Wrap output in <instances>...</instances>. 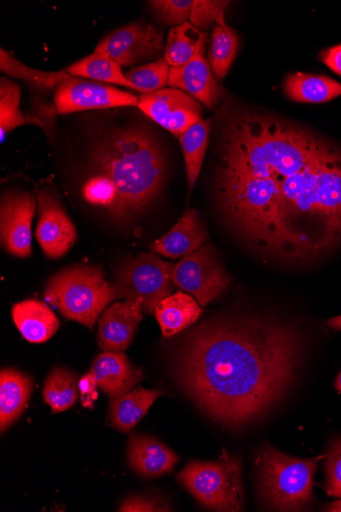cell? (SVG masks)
Segmentation results:
<instances>
[{
  "instance_id": "1",
  "label": "cell",
  "mask_w": 341,
  "mask_h": 512,
  "mask_svg": "<svg viewBox=\"0 0 341 512\" xmlns=\"http://www.w3.org/2000/svg\"><path fill=\"white\" fill-rule=\"evenodd\" d=\"M302 352L292 325L254 317L209 320L182 342L174 372L186 396L213 421L239 428L283 399Z\"/></svg>"
},
{
  "instance_id": "2",
  "label": "cell",
  "mask_w": 341,
  "mask_h": 512,
  "mask_svg": "<svg viewBox=\"0 0 341 512\" xmlns=\"http://www.w3.org/2000/svg\"><path fill=\"white\" fill-rule=\"evenodd\" d=\"M269 203L259 250L292 263L316 261L341 242V153L302 172L257 179Z\"/></svg>"
},
{
  "instance_id": "3",
  "label": "cell",
  "mask_w": 341,
  "mask_h": 512,
  "mask_svg": "<svg viewBox=\"0 0 341 512\" xmlns=\"http://www.w3.org/2000/svg\"><path fill=\"white\" fill-rule=\"evenodd\" d=\"M92 174L83 185L84 199L105 209L113 220L128 223L160 193L164 158L156 139L130 128L106 135L90 156Z\"/></svg>"
},
{
  "instance_id": "4",
  "label": "cell",
  "mask_w": 341,
  "mask_h": 512,
  "mask_svg": "<svg viewBox=\"0 0 341 512\" xmlns=\"http://www.w3.org/2000/svg\"><path fill=\"white\" fill-rule=\"evenodd\" d=\"M218 176L265 179L298 174L336 150L309 131L258 113H243L226 126Z\"/></svg>"
},
{
  "instance_id": "5",
  "label": "cell",
  "mask_w": 341,
  "mask_h": 512,
  "mask_svg": "<svg viewBox=\"0 0 341 512\" xmlns=\"http://www.w3.org/2000/svg\"><path fill=\"white\" fill-rule=\"evenodd\" d=\"M44 298L63 316L92 330L107 306L118 299V291L101 268L78 264L53 275Z\"/></svg>"
},
{
  "instance_id": "6",
  "label": "cell",
  "mask_w": 341,
  "mask_h": 512,
  "mask_svg": "<svg viewBox=\"0 0 341 512\" xmlns=\"http://www.w3.org/2000/svg\"><path fill=\"white\" fill-rule=\"evenodd\" d=\"M318 460L290 457L266 446L258 459V468L261 491L269 507L299 511L309 505Z\"/></svg>"
},
{
  "instance_id": "7",
  "label": "cell",
  "mask_w": 341,
  "mask_h": 512,
  "mask_svg": "<svg viewBox=\"0 0 341 512\" xmlns=\"http://www.w3.org/2000/svg\"><path fill=\"white\" fill-rule=\"evenodd\" d=\"M178 481L204 506L216 511H242L241 463L226 452L216 462L192 461Z\"/></svg>"
},
{
  "instance_id": "8",
  "label": "cell",
  "mask_w": 341,
  "mask_h": 512,
  "mask_svg": "<svg viewBox=\"0 0 341 512\" xmlns=\"http://www.w3.org/2000/svg\"><path fill=\"white\" fill-rule=\"evenodd\" d=\"M172 266L153 253H140L128 260L115 275L118 299L140 300L144 312L155 314L159 304L174 290Z\"/></svg>"
},
{
  "instance_id": "9",
  "label": "cell",
  "mask_w": 341,
  "mask_h": 512,
  "mask_svg": "<svg viewBox=\"0 0 341 512\" xmlns=\"http://www.w3.org/2000/svg\"><path fill=\"white\" fill-rule=\"evenodd\" d=\"M170 276L176 287L196 298L201 306L219 298L231 283L211 244L173 264Z\"/></svg>"
},
{
  "instance_id": "10",
  "label": "cell",
  "mask_w": 341,
  "mask_h": 512,
  "mask_svg": "<svg viewBox=\"0 0 341 512\" xmlns=\"http://www.w3.org/2000/svg\"><path fill=\"white\" fill-rule=\"evenodd\" d=\"M139 98L102 82L69 76L55 91L59 114L138 106Z\"/></svg>"
},
{
  "instance_id": "11",
  "label": "cell",
  "mask_w": 341,
  "mask_h": 512,
  "mask_svg": "<svg viewBox=\"0 0 341 512\" xmlns=\"http://www.w3.org/2000/svg\"><path fill=\"white\" fill-rule=\"evenodd\" d=\"M165 49L163 31L151 24L120 28L96 46V52L111 57L121 67L159 60Z\"/></svg>"
},
{
  "instance_id": "12",
  "label": "cell",
  "mask_w": 341,
  "mask_h": 512,
  "mask_svg": "<svg viewBox=\"0 0 341 512\" xmlns=\"http://www.w3.org/2000/svg\"><path fill=\"white\" fill-rule=\"evenodd\" d=\"M0 69L11 77L24 81L32 91L31 112L27 115L28 123L36 124L43 130L55 128L56 105L48 102V97L70 74L67 70L60 72H43L25 66L2 50Z\"/></svg>"
},
{
  "instance_id": "13",
  "label": "cell",
  "mask_w": 341,
  "mask_h": 512,
  "mask_svg": "<svg viewBox=\"0 0 341 512\" xmlns=\"http://www.w3.org/2000/svg\"><path fill=\"white\" fill-rule=\"evenodd\" d=\"M137 107L177 137L203 120L202 106L185 91L173 87L144 93Z\"/></svg>"
},
{
  "instance_id": "14",
  "label": "cell",
  "mask_w": 341,
  "mask_h": 512,
  "mask_svg": "<svg viewBox=\"0 0 341 512\" xmlns=\"http://www.w3.org/2000/svg\"><path fill=\"white\" fill-rule=\"evenodd\" d=\"M36 239L51 259L64 257L77 241V230L56 195L48 189L37 191Z\"/></svg>"
},
{
  "instance_id": "15",
  "label": "cell",
  "mask_w": 341,
  "mask_h": 512,
  "mask_svg": "<svg viewBox=\"0 0 341 512\" xmlns=\"http://www.w3.org/2000/svg\"><path fill=\"white\" fill-rule=\"evenodd\" d=\"M36 200L29 193H10L3 197L0 208V237L8 253L18 258L32 254V220Z\"/></svg>"
},
{
  "instance_id": "16",
  "label": "cell",
  "mask_w": 341,
  "mask_h": 512,
  "mask_svg": "<svg viewBox=\"0 0 341 512\" xmlns=\"http://www.w3.org/2000/svg\"><path fill=\"white\" fill-rule=\"evenodd\" d=\"M142 302L126 300L107 308L99 319V344L105 352H123L130 346L142 320Z\"/></svg>"
},
{
  "instance_id": "17",
  "label": "cell",
  "mask_w": 341,
  "mask_h": 512,
  "mask_svg": "<svg viewBox=\"0 0 341 512\" xmlns=\"http://www.w3.org/2000/svg\"><path fill=\"white\" fill-rule=\"evenodd\" d=\"M169 86L187 92L208 109L215 108L220 102L221 90L206 52L200 53L185 65L171 67Z\"/></svg>"
},
{
  "instance_id": "18",
  "label": "cell",
  "mask_w": 341,
  "mask_h": 512,
  "mask_svg": "<svg viewBox=\"0 0 341 512\" xmlns=\"http://www.w3.org/2000/svg\"><path fill=\"white\" fill-rule=\"evenodd\" d=\"M90 371L99 388L111 399H118L143 379L141 369L136 368L122 352H104L97 356Z\"/></svg>"
},
{
  "instance_id": "19",
  "label": "cell",
  "mask_w": 341,
  "mask_h": 512,
  "mask_svg": "<svg viewBox=\"0 0 341 512\" xmlns=\"http://www.w3.org/2000/svg\"><path fill=\"white\" fill-rule=\"evenodd\" d=\"M207 238L208 232L200 213L189 209L166 236L151 246V252L170 259H181L201 249Z\"/></svg>"
},
{
  "instance_id": "20",
  "label": "cell",
  "mask_w": 341,
  "mask_h": 512,
  "mask_svg": "<svg viewBox=\"0 0 341 512\" xmlns=\"http://www.w3.org/2000/svg\"><path fill=\"white\" fill-rule=\"evenodd\" d=\"M130 467L145 478H158L173 472L179 457L164 443L138 434L128 441Z\"/></svg>"
},
{
  "instance_id": "21",
  "label": "cell",
  "mask_w": 341,
  "mask_h": 512,
  "mask_svg": "<svg viewBox=\"0 0 341 512\" xmlns=\"http://www.w3.org/2000/svg\"><path fill=\"white\" fill-rule=\"evenodd\" d=\"M12 316L22 336L30 343H45L60 328V321L51 308L35 299L14 305Z\"/></svg>"
},
{
  "instance_id": "22",
  "label": "cell",
  "mask_w": 341,
  "mask_h": 512,
  "mask_svg": "<svg viewBox=\"0 0 341 512\" xmlns=\"http://www.w3.org/2000/svg\"><path fill=\"white\" fill-rule=\"evenodd\" d=\"M32 393V380L15 369L0 375V430L4 433L23 414Z\"/></svg>"
},
{
  "instance_id": "23",
  "label": "cell",
  "mask_w": 341,
  "mask_h": 512,
  "mask_svg": "<svg viewBox=\"0 0 341 512\" xmlns=\"http://www.w3.org/2000/svg\"><path fill=\"white\" fill-rule=\"evenodd\" d=\"M203 309L191 295L182 291L164 299L156 309L155 315L164 338H171L196 323Z\"/></svg>"
},
{
  "instance_id": "24",
  "label": "cell",
  "mask_w": 341,
  "mask_h": 512,
  "mask_svg": "<svg viewBox=\"0 0 341 512\" xmlns=\"http://www.w3.org/2000/svg\"><path fill=\"white\" fill-rule=\"evenodd\" d=\"M284 88L291 101L305 104H324L341 96V84L321 75H289Z\"/></svg>"
},
{
  "instance_id": "25",
  "label": "cell",
  "mask_w": 341,
  "mask_h": 512,
  "mask_svg": "<svg viewBox=\"0 0 341 512\" xmlns=\"http://www.w3.org/2000/svg\"><path fill=\"white\" fill-rule=\"evenodd\" d=\"M162 394L161 391L138 387L118 399H112L109 407L111 424L122 433H128L148 414L151 406Z\"/></svg>"
},
{
  "instance_id": "26",
  "label": "cell",
  "mask_w": 341,
  "mask_h": 512,
  "mask_svg": "<svg viewBox=\"0 0 341 512\" xmlns=\"http://www.w3.org/2000/svg\"><path fill=\"white\" fill-rule=\"evenodd\" d=\"M209 33L190 22L173 27L165 46V59L171 67H179L190 62L200 53L206 52Z\"/></svg>"
},
{
  "instance_id": "27",
  "label": "cell",
  "mask_w": 341,
  "mask_h": 512,
  "mask_svg": "<svg viewBox=\"0 0 341 512\" xmlns=\"http://www.w3.org/2000/svg\"><path fill=\"white\" fill-rule=\"evenodd\" d=\"M212 120H202L190 126L179 136L185 161L188 190L196 186L207 153Z\"/></svg>"
},
{
  "instance_id": "28",
  "label": "cell",
  "mask_w": 341,
  "mask_h": 512,
  "mask_svg": "<svg viewBox=\"0 0 341 512\" xmlns=\"http://www.w3.org/2000/svg\"><path fill=\"white\" fill-rule=\"evenodd\" d=\"M67 71L74 77H83L134 89L132 83L122 72L121 66L102 52L95 51L92 55L70 66Z\"/></svg>"
},
{
  "instance_id": "29",
  "label": "cell",
  "mask_w": 341,
  "mask_h": 512,
  "mask_svg": "<svg viewBox=\"0 0 341 512\" xmlns=\"http://www.w3.org/2000/svg\"><path fill=\"white\" fill-rule=\"evenodd\" d=\"M78 378L64 367H55L47 376L43 386V398L53 412H63L75 405L78 400Z\"/></svg>"
},
{
  "instance_id": "30",
  "label": "cell",
  "mask_w": 341,
  "mask_h": 512,
  "mask_svg": "<svg viewBox=\"0 0 341 512\" xmlns=\"http://www.w3.org/2000/svg\"><path fill=\"white\" fill-rule=\"evenodd\" d=\"M238 36L234 29L227 25L215 28L209 42L208 58L215 76L223 79L236 57Z\"/></svg>"
},
{
  "instance_id": "31",
  "label": "cell",
  "mask_w": 341,
  "mask_h": 512,
  "mask_svg": "<svg viewBox=\"0 0 341 512\" xmlns=\"http://www.w3.org/2000/svg\"><path fill=\"white\" fill-rule=\"evenodd\" d=\"M21 89L19 85L5 77L0 82V133L2 143L6 135L26 123L27 117L20 110Z\"/></svg>"
},
{
  "instance_id": "32",
  "label": "cell",
  "mask_w": 341,
  "mask_h": 512,
  "mask_svg": "<svg viewBox=\"0 0 341 512\" xmlns=\"http://www.w3.org/2000/svg\"><path fill=\"white\" fill-rule=\"evenodd\" d=\"M170 70L171 66L166 59L161 58L156 62L133 68L124 74L134 89L144 95V93H153L169 85Z\"/></svg>"
},
{
  "instance_id": "33",
  "label": "cell",
  "mask_w": 341,
  "mask_h": 512,
  "mask_svg": "<svg viewBox=\"0 0 341 512\" xmlns=\"http://www.w3.org/2000/svg\"><path fill=\"white\" fill-rule=\"evenodd\" d=\"M229 4L223 0H194L189 17L190 23L201 30H214L224 26L225 11Z\"/></svg>"
},
{
  "instance_id": "34",
  "label": "cell",
  "mask_w": 341,
  "mask_h": 512,
  "mask_svg": "<svg viewBox=\"0 0 341 512\" xmlns=\"http://www.w3.org/2000/svg\"><path fill=\"white\" fill-rule=\"evenodd\" d=\"M194 0H155L151 6L159 20L168 26H180L190 17Z\"/></svg>"
},
{
  "instance_id": "35",
  "label": "cell",
  "mask_w": 341,
  "mask_h": 512,
  "mask_svg": "<svg viewBox=\"0 0 341 512\" xmlns=\"http://www.w3.org/2000/svg\"><path fill=\"white\" fill-rule=\"evenodd\" d=\"M326 491L341 498V439L333 443L326 458Z\"/></svg>"
},
{
  "instance_id": "36",
  "label": "cell",
  "mask_w": 341,
  "mask_h": 512,
  "mask_svg": "<svg viewBox=\"0 0 341 512\" xmlns=\"http://www.w3.org/2000/svg\"><path fill=\"white\" fill-rule=\"evenodd\" d=\"M170 509L162 497L153 495L128 496L119 507L121 512H156Z\"/></svg>"
},
{
  "instance_id": "37",
  "label": "cell",
  "mask_w": 341,
  "mask_h": 512,
  "mask_svg": "<svg viewBox=\"0 0 341 512\" xmlns=\"http://www.w3.org/2000/svg\"><path fill=\"white\" fill-rule=\"evenodd\" d=\"M78 388L82 405L86 408H93L94 402L99 398V393H97L99 385H97L91 371L87 372V374L79 380Z\"/></svg>"
},
{
  "instance_id": "38",
  "label": "cell",
  "mask_w": 341,
  "mask_h": 512,
  "mask_svg": "<svg viewBox=\"0 0 341 512\" xmlns=\"http://www.w3.org/2000/svg\"><path fill=\"white\" fill-rule=\"evenodd\" d=\"M320 60L334 73L341 76V44L323 51Z\"/></svg>"
},
{
  "instance_id": "39",
  "label": "cell",
  "mask_w": 341,
  "mask_h": 512,
  "mask_svg": "<svg viewBox=\"0 0 341 512\" xmlns=\"http://www.w3.org/2000/svg\"><path fill=\"white\" fill-rule=\"evenodd\" d=\"M326 324L334 331H341V315L328 319Z\"/></svg>"
},
{
  "instance_id": "40",
  "label": "cell",
  "mask_w": 341,
  "mask_h": 512,
  "mask_svg": "<svg viewBox=\"0 0 341 512\" xmlns=\"http://www.w3.org/2000/svg\"><path fill=\"white\" fill-rule=\"evenodd\" d=\"M327 511H341V501H337L334 504L326 508Z\"/></svg>"
},
{
  "instance_id": "41",
  "label": "cell",
  "mask_w": 341,
  "mask_h": 512,
  "mask_svg": "<svg viewBox=\"0 0 341 512\" xmlns=\"http://www.w3.org/2000/svg\"><path fill=\"white\" fill-rule=\"evenodd\" d=\"M335 389L338 391V392H341V371L339 372L336 380H335Z\"/></svg>"
}]
</instances>
